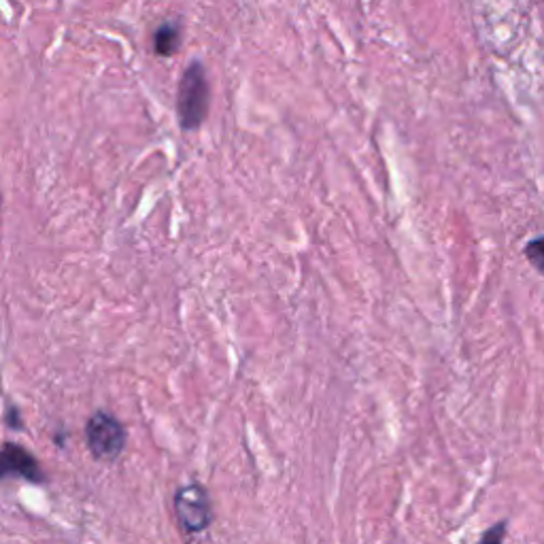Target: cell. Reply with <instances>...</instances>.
<instances>
[{
	"label": "cell",
	"mask_w": 544,
	"mask_h": 544,
	"mask_svg": "<svg viewBox=\"0 0 544 544\" xmlns=\"http://www.w3.org/2000/svg\"><path fill=\"white\" fill-rule=\"evenodd\" d=\"M179 122L185 130H198L209 113V79L200 62L185 68L177 96Z\"/></svg>",
	"instance_id": "1"
},
{
	"label": "cell",
	"mask_w": 544,
	"mask_h": 544,
	"mask_svg": "<svg viewBox=\"0 0 544 544\" xmlns=\"http://www.w3.org/2000/svg\"><path fill=\"white\" fill-rule=\"evenodd\" d=\"M85 442L98 462H115L126 447V428L107 411L94 413L85 423Z\"/></svg>",
	"instance_id": "2"
},
{
	"label": "cell",
	"mask_w": 544,
	"mask_h": 544,
	"mask_svg": "<svg viewBox=\"0 0 544 544\" xmlns=\"http://www.w3.org/2000/svg\"><path fill=\"white\" fill-rule=\"evenodd\" d=\"M175 519L185 534H202L213 521L209 491L198 483L183 485L173 498Z\"/></svg>",
	"instance_id": "3"
},
{
	"label": "cell",
	"mask_w": 544,
	"mask_h": 544,
	"mask_svg": "<svg viewBox=\"0 0 544 544\" xmlns=\"http://www.w3.org/2000/svg\"><path fill=\"white\" fill-rule=\"evenodd\" d=\"M0 462H3L0 474H3L5 479H9V476H20V479H26L30 483L45 481V474L37 462V457H34L30 451H26L24 447L15 445V442H5Z\"/></svg>",
	"instance_id": "4"
},
{
	"label": "cell",
	"mask_w": 544,
	"mask_h": 544,
	"mask_svg": "<svg viewBox=\"0 0 544 544\" xmlns=\"http://www.w3.org/2000/svg\"><path fill=\"white\" fill-rule=\"evenodd\" d=\"M181 45V30L177 24H162L153 34V47L160 56H173Z\"/></svg>",
	"instance_id": "5"
},
{
	"label": "cell",
	"mask_w": 544,
	"mask_h": 544,
	"mask_svg": "<svg viewBox=\"0 0 544 544\" xmlns=\"http://www.w3.org/2000/svg\"><path fill=\"white\" fill-rule=\"evenodd\" d=\"M525 255H527V260H530V264H532L536 270L544 272V236L534 238V241L527 243Z\"/></svg>",
	"instance_id": "6"
},
{
	"label": "cell",
	"mask_w": 544,
	"mask_h": 544,
	"mask_svg": "<svg viewBox=\"0 0 544 544\" xmlns=\"http://www.w3.org/2000/svg\"><path fill=\"white\" fill-rule=\"evenodd\" d=\"M504 538H506V521H498L496 525H491L479 540H476V544H504Z\"/></svg>",
	"instance_id": "7"
},
{
	"label": "cell",
	"mask_w": 544,
	"mask_h": 544,
	"mask_svg": "<svg viewBox=\"0 0 544 544\" xmlns=\"http://www.w3.org/2000/svg\"><path fill=\"white\" fill-rule=\"evenodd\" d=\"M7 425L11 430H20L22 428V419H20V411H17L15 406H9L7 408V417H5Z\"/></svg>",
	"instance_id": "8"
}]
</instances>
